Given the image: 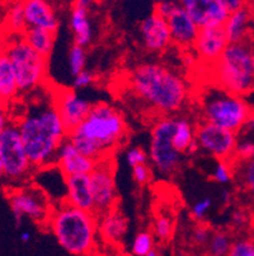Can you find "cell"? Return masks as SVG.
Here are the masks:
<instances>
[{
	"label": "cell",
	"instance_id": "cell-46",
	"mask_svg": "<svg viewBox=\"0 0 254 256\" xmlns=\"http://www.w3.org/2000/svg\"><path fill=\"white\" fill-rule=\"evenodd\" d=\"M247 8L251 14V24H252V40H254V0H249L247 4Z\"/></svg>",
	"mask_w": 254,
	"mask_h": 256
},
{
	"label": "cell",
	"instance_id": "cell-42",
	"mask_svg": "<svg viewBox=\"0 0 254 256\" xmlns=\"http://www.w3.org/2000/svg\"><path fill=\"white\" fill-rule=\"evenodd\" d=\"M221 2L225 6V8L229 10V13H232V12H235L238 9H242L244 6H247L249 0H221Z\"/></svg>",
	"mask_w": 254,
	"mask_h": 256
},
{
	"label": "cell",
	"instance_id": "cell-30",
	"mask_svg": "<svg viewBox=\"0 0 254 256\" xmlns=\"http://www.w3.org/2000/svg\"><path fill=\"white\" fill-rule=\"evenodd\" d=\"M233 240L227 232H214L207 244V251L210 256H228L233 246Z\"/></svg>",
	"mask_w": 254,
	"mask_h": 256
},
{
	"label": "cell",
	"instance_id": "cell-15",
	"mask_svg": "<svg viewBox=\"0 0 254 256\" xmlns=\"http://www.w3.org/2000/svg\"><path fill=\"white\" fill-rule=\"evenodd\" d=\"M225 30L223 27H205L200 28L197 38L193 44V51L200 62L210 65V68L223 55L225 48L229 45Z\"/></svg>",
	"mask_w": 254,
	"mask_h": 256
},
{
	"label": "cell",
	"instance_id": "cell-26",
	"mask_svg": "<svg viewBox=\"0 0 254 256\" xmlns=\"http://www.w3.org/2000/svg\"><path fill=\"white\" fill-rule=\"evenodd\" d=\"M55 32L28 27L24 34H23V38L36 52H38L41 56L47 59L51 52H52L53 46H55Z\"/></svg>",
	"mask_w": 254,
	"mask_h": 256
},
{
	"label": "cell",
	"instance_id": "cell-21",
	"mask_svg": "<svg viewBox=\"0 0 254 256\" xmlns=\"http://www.w3.org/2000/svg\"><path fill=\"white\" fill-rule=\"evenodd\" d=\"M23 8L28 27L42 28L56 34L59 20L47 0H24Z\"/></svg>",
	"mask_w": 254,
	"mask_h": 256
},
{
	"label": "cell",
	"instance_id": "cell-4",
	"mask_svg": "<svg viewBox=\"0 0 254 256\" xmlns=\"http://www.w3.org/2000/svg\"><path fill=\"white\" fill-rule=\"evenodd\" d=\"M47 227L59 245L71 255L89 256L94 251L98 236V216L94 212L60 202L52 206Z\"/></svg>",
	"mask_w": 254,
	"mask_h": 256
},
{
	"label": "cell",
	"instance_id": "cell-24",
	"mask_svg": "<svg viewBox=\"0 0 254 256\" xmlns=\"http://www.w3.org/2000/svg\"><path fill=\"white\" fill-rule=\"evenodd\" d=\"M252 160H254V112H252L244 126L237 132V146L233 162Z\"/></svg>",
	"mask_w": 254,
	"mask_h": 256
},
{
	"label": "cell",
	"instance_id": "cell-41",
	"mask_svg": "<svg viewBox=\"0 0 254 256\" xmlns=\"http://www.w3.org/2000/svg\"><path fill=\"white\" fill-rule=\"evenodd\" d=\"M132 176L134 180L139 185H145L151 180V168L146 164H139V166L132 167Z\"/></svg>",
	"mask_w": 254,
	"mask_h": 256
},
{
	"label": "cell",
	"instance_id": "cell-43",
	"mask_svg": "<svg viewBox=\"0 0 254 256\" xmlns=\"http://www.w3.org/2000/svg\"><path fill=\"white\" fill-rule=\"evenodd\" d=\"M220 202L223 204V206H229L233 202V194L230 190L228 188H224L220 194Z\"/></svg>",
	"mask_w": 254,
	"mask_h": 256
},
{
	"label": "cell",
	"instance_id": "cell-31",
	"mask_svg": "<svg viewBox=\"0 0 254 256\" xmlns=\"http://www.w3.org/2000/svg\"><path fill=\"white\" fill-rule=\"evenodd\" d=\"M155 248V237L153 232L141 231L136 234L131 244L132 256H148Z\"/></svg>",
	"mask_w": 254,
	"mask_h": 256
},
{
	"label": "cell",
	"instance_id": "cell-5",
	"mask_svg": "<svg viewBox=\"0 0 254 256\" xmlns=\"http://www.w3.org/2000/svg\"><path fill=\"white\" fill-rule=\"evenodd\" d=\"M199 110L201 118L200 121L229 130L235 134L244 126L253 112L244 97L228 92L215 83L201 90Z\"/></svg>",
	"mask_w": 254,
	"mask_h": 256
},
{
	"label": "cell",
	"instance_id": "cell-8",
	"mask_svg": "<svg viewBox=\"0 0 254 256\" xmlns=\"http://www.w3.org/2000/svg\"><path fill=\"white\" fill-rule=\"evenodd\" d=\"M176 118L177 116H162L154 122L150 132L149 160L154 170L165 178H169L178 171L185 157L173 146Z\"/></svg>",
	"mask_w": 254,
	"mask_h": 256
},
{
	"label": "cell",
	"instance_id": "cell-11",
	"mask_svg": "<svg viewBox=\"0 0 254 256\" xmlns=\"http://www.w3.org/2000/svg\"><path fill=\"white\" fill-rule=\"evenodd\" d=\"M94 213L97 216L117 208V188L115 182V166L111 157L98 160L94 171L90 174Z\"/></svg>",
	"mask_w": 254,
	"mask_h": 256
},
{
	"label": "cell",
	"instance_id": "cell-10",
	"mask_svg": "<svg viewBox=\"0 0 254 256\" xmlns=\"http://www.w3.org/2000/svg\"><path fill=\"white\" fill-rule=\"evenodd\" d=\"M0 160L4 166V176L13 182L28 180L33 172L15 122H10L0 136Z\"/></svg>",
	"mask_w": 254,
	"mask_h": 256
},
{
	"label": "cell",
	"instance_id": "cell-18",
	"mask_svg": "<svg viewBox=\"0 0 254 256\" xmlns=\"http://www.w3.org/2000/svg\"><path fill=\"white\" fill-rule=\"evenodd\" d=\"M167 20L171 30L172 44L182 48H192L200 32V27L188 16L187 12L178 6Z\"/></svg>",
	"mask_w": 254,
	"mask_h": 256
},
{
	"label": "cell",
	"instance_id": "cell-23",
	"mask_svg": "<svg viewBox=\"0 0 254 256\" xmlns=\"http://www.w3.org/2000/svg\"><path fill=\"white\" fill-rule=\"evenodd\" d=\"M70 28L74 34V44L85 48L93 40V28L88 9L74 6L70 17Z\"/></svg>",
	"mask_w": 254,
	"mask_h": 256
},
{
	"label": "cell",
	"instance_id": "cell-27",
	"mask_svg": "<svg viewBox=\"0 0 254 256\" xmlns=\"http://www.w3.org/2000/svg\"><path fill=\"white\" fill-rule=\"evenodd\" d=\"M196 142V125L185 116H177L173 132V146L181 154L186 156L188 148Z\"/></svg>",
	"mask_w": 254,
	"mask_h": 256
},
{
	"label": "cell",
	"instance_id": "cell-25",
	"mask_svg": "<svg viewBox=\"0 0 254 256\" xmlns=\"http://www.w3.org/2000/svg\"><path fill=\"white\" fill-rule=\"evenodd\" d=\"M0 94L5 104L19 96L13 64L5 51L0 52Z\"/></svg>",
	"mask_w": 254,
	"mask_h": 256
},
{
	"label": "cell",
	"instance_id": "cell-38",
	"mask_svg": "<svg viewBox=\"0 0 254 256\" xmlns=\"http://www.w3.org/2000/svg\"><path fill=\"white\" fill-rule=\"evenodd\" d=\"M95 76L90 70L84 69L83 72L78 74V76H74L73 79V88L74 90H84V88H88L94 83Z\"/></svg>",
	"mask_w": 254,
	"mask_h": 256
},
{
	"label": "cell",
	"instance_id": "cell-55",
	"mask_svg": "<svg viewBox=\"0 0 254 256\" xmlns=\"http://www.w3.org/2000/svg\"><path fill=\"white\" fill-rule=\"evenodd\" d=\"M118 256H129V255H125V254H121V255H118Z\"/></svg>",
	"mask_w": 254,
	"mask_h": 256
},
{
	"label": "cell",
	"instance_id": "cell-49",
	"mask_svg": "<svg viewBox=\"0 0 254 256\" xmlns=\"http://www.w3.org/2000/svg\"><path fill=\"white\" fill-rule=\"evenodd\" d=\"M20 241L22 242H24V244H27V242H29L31 241V234H29V232L28 231H24V232H22V234H20Z\"/></svg>",
	"mask_w": 254,
	"mask_h": 256
},
{
	"label": "cell",
	"instance_id": "cell-36",
	"mask_svg": "<svg viewBox=\"0 0 254 256\" xmlns=\"http://www.w3.org/2000/svg\"><path fill=\"white\" fill-rule=\"evenodd\" d=\"M230 222H232L233 227L238 228V230L246 228L252 222L251 213L247 209L243 208L234 209L232 212V214H230Z\"/></svg>",
	"mask_w": 254,
	"mask_h": 256
},
{
	"label": "cell",
	"instance_id": "cell-22",
	"mask_svg": "<svg viewBox=\"0 0 254 256\" xmlns=\"http://www.w3.org/2000/svg\"><path fill=\"white\" fill-rule=\"evenodd\" d=\"M224 30L230 44L252 41L251 14H249L248 8L244 6V8L232 12L224 24Z\"/></svg>",
	"mask_w": 254,
	"mask_h": 256
},
{
	"label": "cell",
	"instance_id": "cell-14",
	"mask_svg": "<svg viewBox=\"0 0 254 256\" xmlns=\"http://www.w3.org/2000/svg\"><path fill=\"white\" fill-rule=\"evenodd\" d=\"M178 3L200 28L223 27L230 14L221 0H178Z\"/></svg>",
	"mask_w": 254,
	"mask_h": 256
},
{
	"label": "cell",
	"instance_id": "cell-28",
	"mask_svg": "<svg viewBox=\"0 0 254 256\" xmlns=\"http://www.w3.org/2000/svg\"><path fill=\"white\" fill-rule=\"evenodd\" d=\"M233 166L238 185L252 206H254V160L246 162H233Z\"/></svg>",
	"mask_w": 254,
	"mask_h": 256
},
{
	"label": "cell",
	"instance_id": "cell-35",
	"mask_svg": "<svg viewBox=\"0 0 254 256\" xmlns=\"http://www.w3.org/2000/svg\"><path fill=\"white\" fill-rule=\"evenodd\" d=\"M211 206H213V199H211V196L201 198V199L197 200V202L192 206V208H191V216H192V218L195 220L201 222V220L207 216V213L210 212Z\"/></svg>",
	"mask_w": 254,
	"mask_h": 256
},
{
	"label": "cell",
	"instance_id": "cell-51",
	"mask_svg": "<svg viewBox=\"0 0 254 256\" xmlns=\"http://www.w3.org/2000/svg\"><path fill=\"white\" fill-rule=\"evenodd\" d=\"M148 256H162V254H160V251H158L157 248H154V250L151 251Z\"/></svg>",
	"mask_w": 254,
	"mask_h": 256
},
{
	"label": "cell",
	"instance_id": "cell-48",
	"mask_svg": "<svg viewBox=\"0 0 254 256\" xmlns=\"http://www.w3.org/2000/svg\"><path fill=\"white\" fill-rule=\"evenodd\" d=\"M244 98L247 100L248 104H249V106H251L252 111H253V112H254V90H252V92L249 93V94H247V96L244 97Z\"/></svg>",
	"mask_w": 254,
	"mask_h": 256
},
{
	"label": "cell",
	"instance_id": "cell-29",
	"mask_svg": "<svg viewBox=\"0 0 254 256\" xmlns=\"http://www.w3.org/2000/svg\"><path fill=\"white\" fill-rule=\"evenodd\" d=\"M28 28L22 0L13 2L5 16V30L10 36H23Z\"/></svg>",
	"mask_w": 254,
	"mask_h": 256
},
{
	"label": "cell",
	"instance_id": "cell-9",
	"mask_svg": "<svg viewBox=\"0 0 254 256\" xmlns=\"http://www.w3.org/2000/svg\"><path fill=\"white\" fill-rule=\"evenodd\" d=\"M8 199L15 227H22L24 217L39 224L45 223L47 226L53 204L48 200L45 190L37 186H22L11 190Z\"/></svg>",
	"mask_w": 254,
	"mask_h": 256
},
{
	"label": "cell",
	"instance_id": "cell-12",
	"mask_svg": "<svg viewBox=\"0 0 254 256\" xmlns=\"http://www.w3.org/2000/svg\"><path fill=\"white\" fill-rule=\"evenodd\" d=\"M196 140L200 150L218 160H232L237 146V134L209 122L200 121L196 125Z\"/></svg>",
	"mask_w": 254,
	"mask_h": 256
},
{
	"label": "cell",
	"instance_id": "cell-37",
	"mask_svg": "<svg viewBox=\"0 0 254 256\" xmlns=\"http://www.w3.org/2000/svg\"><path fill=\"white\" fill-rule=\"evenodd\" d=\"M126 160L130 164V167L139 166V164H148V154L145 150L140 146H132L126 152Z\"/></svg>",
	"mask_w": 254,
	"mask_h": 256
},
{
	"label": "cell",
	"instance_id": "cell-7",
	"mask_svg": "<svg viewBox=\"0 0 254 256\" xmlns=\"http://www.w3.org/2000/svg\"><path fill=\"white\" fill-rule=\"evenodd\" d=\"M4 51L13 64L19 94L32 92L45 83L47 76V59L41 56L28 45L23 36L9 34Z\"/></svg>",
	"mask_w": 254,
	"mask_h": 256
},
{
	"label": "cell",
	"instance_id": "cell-6",
	"mask_svg": "<svg viewBox=\"0 0 254 256\" xmlns=\"http://www.w3.org/2000/svg\"><path fill=\"white\" fill-rule=\"evenodd\" d=\"M214 83L237 96L246 97L254 90L252 42L229 44L211 66Z\"/></svg>",
	"mask_w": 254,
	"mask_h": 256
},
{
	"label": "cell",
	"instance_id": "cell-13",
	"mask_svg": "<svg viewBox=\"0 0 254 256\" xmlns=\"http://www.w3.org/2000/svg\"><path fill=\"white\" fill-rule=\"evenodd\" d=\"M53 104L69 134L85 120L93 107V104L78 94L75 90L69 88L56 90Z\"/></svg>",
	"mask_w": 254,
	"mask_h": 256
},
{
	"label": "cell",
	"instance_id": "cell-47",
	"mask_svg": "<svg viewBox=\"0 0 254 256\" xmlns=\"http://www.w3.org/2000/svg\"><path fill=\"white\" fill-rule=\"evenodd\" d=\"M93 0H75L74 6H78V8L83 9H89V6H92Z\"/></svg>",
	"mask_w": 254,
	"mask_h": 256
},
{
	"label": "cell",
	"instance_id": "cell-53",
	"mask_svg": "<svg viewBox=\"0 0 254 256\" xmlns=\"http://www.w3.org/2000/svg\"><path fill=\"white\" fill-rule=\"evenodd\" d=\"M4 176V166H3V162L0 160V178Z\"/></svg>",
	"mask_w": 254,
	"mask_h": 256
},
{
	"label": "cell",
	"instance_id": "cell-54",
	"mask_svg": "<svg viewBox=\"0 0 254 256\" xmlns=\"http://www.w3.org/2000/svg\"><path fill=\"white\" fill-rule=\"evenodd\" d=\"M157 2H178V0H155V3Z\"/></svg>",
	"mask_w": 254,
	"mask_h": 256
},
{
	"label": "cell",
	"instance_id": "cell-33",
	"mask_svg": "<svg viewBox=\"0 0 254 256\" xmlns=\"http://www.w3.org/2000/svg\"><path fill=\"white\" fill-rule=\"evenodd\" d=\"M211 180L219 185H229L234 181V166L232 160H218L214 166L211 174Z\"/></svg>",
	"mask_w": 254,
	"mask_h": 256
},
{
	"label": "cell",
	"instance_id": "cell-32",
	"mask_svg": "<svg viewBox=\"0 0 254 256\" xmlns=\"http://www.w3.org/2000/svg\"><path fill=\"white\" fill-rule=\"evenodd\" d=\"M174 234V222L168 214H158L153 222V234L162 242L172 240Z\"/></svg>",
	"mask_w": 254,
	"mask_h": 256
},
{
	"label": "cell",
	"instance_id": "cell-34",
	"mask_svg": "<svg viewBox=\"0 0 254 256\" xmlns=\"http://www.w3.org/2000/svg\"><path fill=\"white\" fill-rule=\"evenodd\" d=\"M67 62H69V70L73 76H78L80 72L85 69V62H87V52L85 48L74 44L70 48L67 54Z\"/></svg>",
	"mask_w": 254,
	"mask_h": 256
},
{
	"label": "cell",
	"instance_id": "cell-17",
	"mask_svg": "<svg viewBox=\"0 0 254 256\" xmlns=\"http://www.w3.org/2000/svg\"><path fill=\"white\" fill-rule=\"evenodd\" d=\"M141 41L149 52L159 54L167 50L172 44L171 30L168 20L151 13L140 24Z\"/></svg>",
	"mask_w": 254,
	"mask_h": 256
},
{
	"label": "cell",
	"instance_id": "cell-40",
	"mask_svg": "<svg viewBox=\"0 0 254 256\" xmlns=\"http://www.w3.org/2000/svg\"><path fill=\"white\" fill-rule=\"evenodd\" d=\"M211 232H210L209 228L204 224L196 226L192 231V241L195 242L196 245L200 246H207L210 241V237H211Z\"/></svg>",
	"mask_w": 254,
	"mask_h": 256
},
{
	"label": "cell",
	"instance_id": "cell-39",
	"mask_svg": "<svg viewBox=\"0 0 254 256\" xmlns=\"http://www.w3.org/2000/svg\"><path fill=\"white\" fill-rule=\"evenodd\" d=\"M178 6V2H157L155 6H154L153 13L158 14L159 17L164 18V20H168Z\"/></svg>",
	"mask_w": 254,
	"mask_h": 256
},
{
	"label": "cell",
	"instance_id": "cell-56",
	"mask_svg": "<svg viewBox=\"0 0 254 256\" xmlns=\"http://www.w3.org/2000/svg\"><path fill=\"white\" fill-rule=\"evenodd\" d=\"M3 2H10V0H3Z\"/></svg>",
	"mask_w": 254,
	"mask_h": 256
},
{
	"label": "cell",
	"instance_id": "cell-45",
	"mask_svg": "<svg viewBox=\"0 0 254 256\" xmlns=\"http://www.w3.org/2000/svg\"><path fill=\"white\" fill-rule=\"evenodd\" d=\"M8 32H6L5 27L0 26V52H3L6 48V42H8Z\"/></svg>",
	"mask_w": 254,
	"mask_h": 256
},
{
	"label": "cell",
	"instance_id": "cell-3",
	"mask_svg": "<svg viewBox=\"0 0 254 256\" xmlns=\"http://www.w3.org/2000/svg\"><path fill=\"white\" fill-rule=\"evenodd\" d=\"M127 124L118 108L109 104H93L85 120L69 134L78 150L95 160H101L125 142Z\"/></svg>",
	"mask_w": 254,
	"mask_h": 256
},
{
	"label": "cell",
	"instance_id": "cell-57",
	"mask_svg": "<svg viewBox=\"0 0 254 256\" xmlns=\"http://www.w3.org/2000/svg\"><path fill=\"white\" fill-rule=\"evenodd\" d=\"M22 2H24V0H22Z\"/></svg>",
	"mask_w": 254,
	"mask_h": 256
},
{
	"label": "cell",
	"instance_id": "cell-19",
	"mask_svg": "<svg viewBox=\"0 0 254 256\" xmlns=\"http://www.w3.org/2000/svg\"><path fill=\"white\" fill-rule=\"evenodd\" d=\"M129 231V220L117 208L98 216V236L112 246H120Z\"/></svg>",
	"mask_w": 254,
	"mask_h": 256
},
{
	"label": "cell",
	"instance_id": "cell-52",
	"mask_svg": "<svg viewBox=\"0 0 254 256\" xmlns=\"http://www.w3.org/2000/svg\"><path fill=\"white\" fill-rule=\"evenodd\" d=\"M5 101L3 100V97H1V94H0V110H4V107H5Z\"/></svg>",
	"mask_w": 254,
	"mask_h": 256
},
{
	"label": "cell",
	"instance_id": "cell-44",
	"mask_svg": "<svg viewBox=\"0 0 254 256\" xmlns=\"http://www.w3.org/2000/svg\"><path fill=\"white\" fill-rule=\"evenodd\" d=\"M9 124H10V120H9L8 114L4 110H0V136L3 134V132L8 128Z\"/></svg>",
	"mask_w": 254,
	"mask_h": 256
},
{
	"label": "cell",
	"instance_id": "cell-50",
	"mask_svg": "<svg viewBox=\"0 0 254 256\" xmlns=\"http://www.w3.org/2000/svg\"><path fill=\"white\" fill-rule=\"evenodd\" d=\"M252 64H253V74H254V40H252Z\"/></svg>",
	"mask_w": 254,
	"mask_h": 256
},
{
	"label": "cell",
	"instance_id": "cell-20",
	"mask_svg": "<svg viewBox=\"0 0 254 256\" xmlns=\"http://www.w3.org/2000/svg\"><path fill=\"white\" fill-rule=\"evenodd\" d=\"M66 184V196L65 202L70 206L81 210L94 212L90 174H76L65 178Z\"/></svg>",
	"mask_w": 254,
	"mask_h": 256
},
{
	"label": "cell",
	"instance_id": "cell-2",
	"mask_svg": "<svg viewBox=\"0 0 254 256\" xmlns=\"http://www.w3.org/2000/svg\"><path fill=\"white\" fill-rule=\"evenodd\" d=\"M130 84L141 101L162 116H176L190 100V87L177 72L159 62L137 65Z\"/></svg>",
	"mask_w": 254,
	"mask_h": 256
},
{
	"label": "cell",
	"instance_id": "cell-1",
	"mask_svg": "<svg viewBox=\"0 0 254 256\" xmlns=\"http://www.w3.org/2000/svg\"><path fill=\"white\" fill-rule=\"evenodd\" d=\"M15 124L33 168L56 166L59 148L69 132L56 110L53 98L28 111Z\"/></svg>",
	"mask_w": 254,
	"mask_h": 256
},
{
	"label": "cell",
	"instance_id": "cell-16",
	"mask_svg": "<svg viewBox=\"0 0 254 256\" xmlns=\"http://www.w3.org/2000/svg\"><path fill=\"white\" fill-rule=\"evenodd\" d=\"M97 162L98 160L79 152L75 144L67 136L59 148L56 167L65 178H69L76 174H90L94 171Z\"/></svg>",
	"mask_w": 254,
	"mask_h": 256
}]
</instances>
